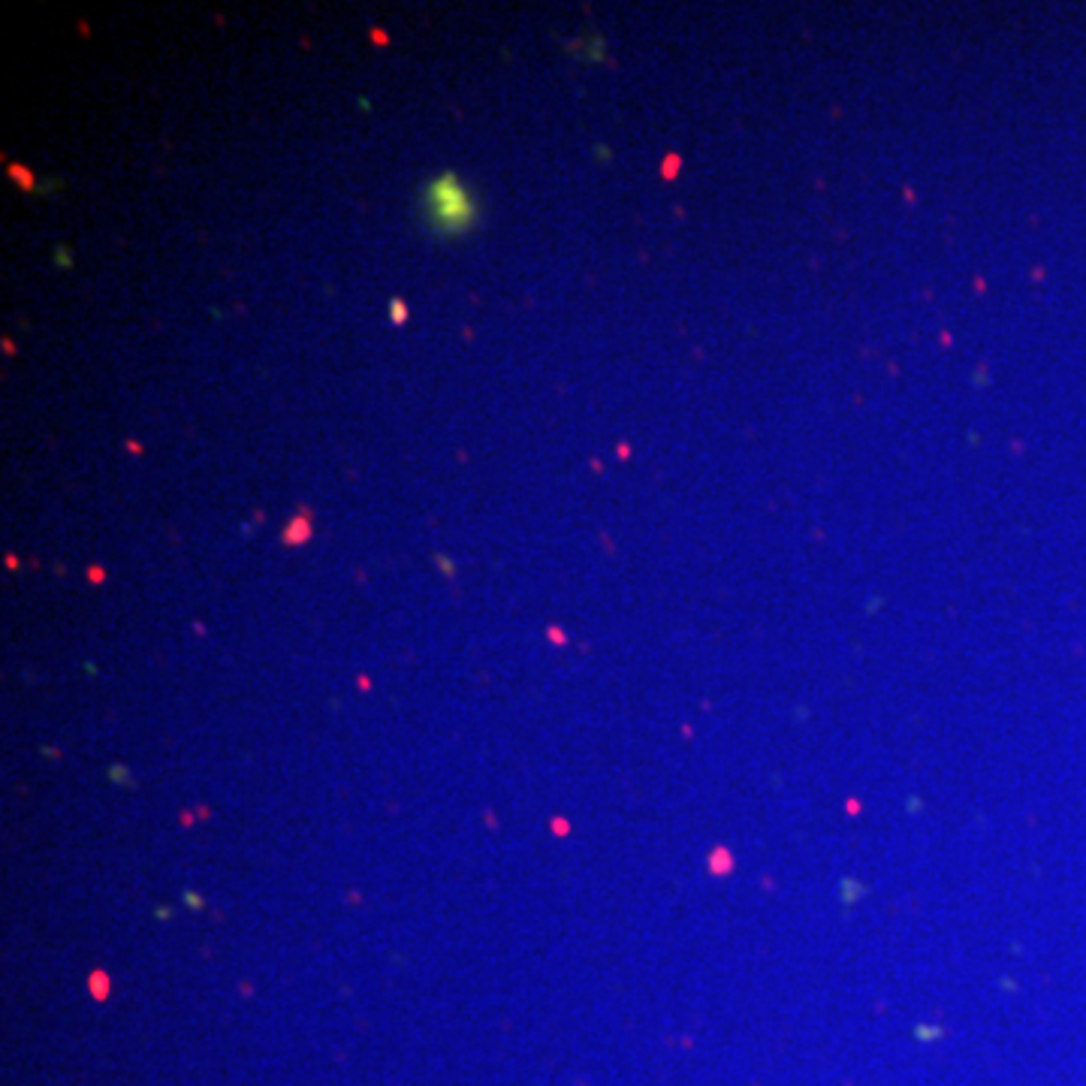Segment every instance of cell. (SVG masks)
I'll use <instances>...</instances> for the list:
<instances>
[{
	"mask_svg": "<svg viewBox=\"0 0 1086 1086\" xmlns=\"http://www.w3.org/2000/svg\"><path fill=\"white\" fill-rule=\"evenodd\" d=\"M426 218L441 230V233H462L474 223V199L472 194L459 184L456 175H441L426 187Z\"/></svg>",
	"mask_w": 1086,
	"mask_h": 1086,
	"instance_id": "6da1fadb",
	"label": "cell"
},
{
	"mask_svg": "<svg viewBox=\"0 0 1086 1086\" xmlns=\"http://www.w3.org/2000/svg\"><path fill=\"white\" fill-rule=\"evenodd\" d=\"M393 317H395V320H399V324L405 320V305H402V302H399V300H395V305H393Z\"/></svg>",
	"mask_w": 1086,
	"mask_h": 1086,
	"instance_id": "7a4b0ae2",
	"label": "cell"
}]
</instances>
